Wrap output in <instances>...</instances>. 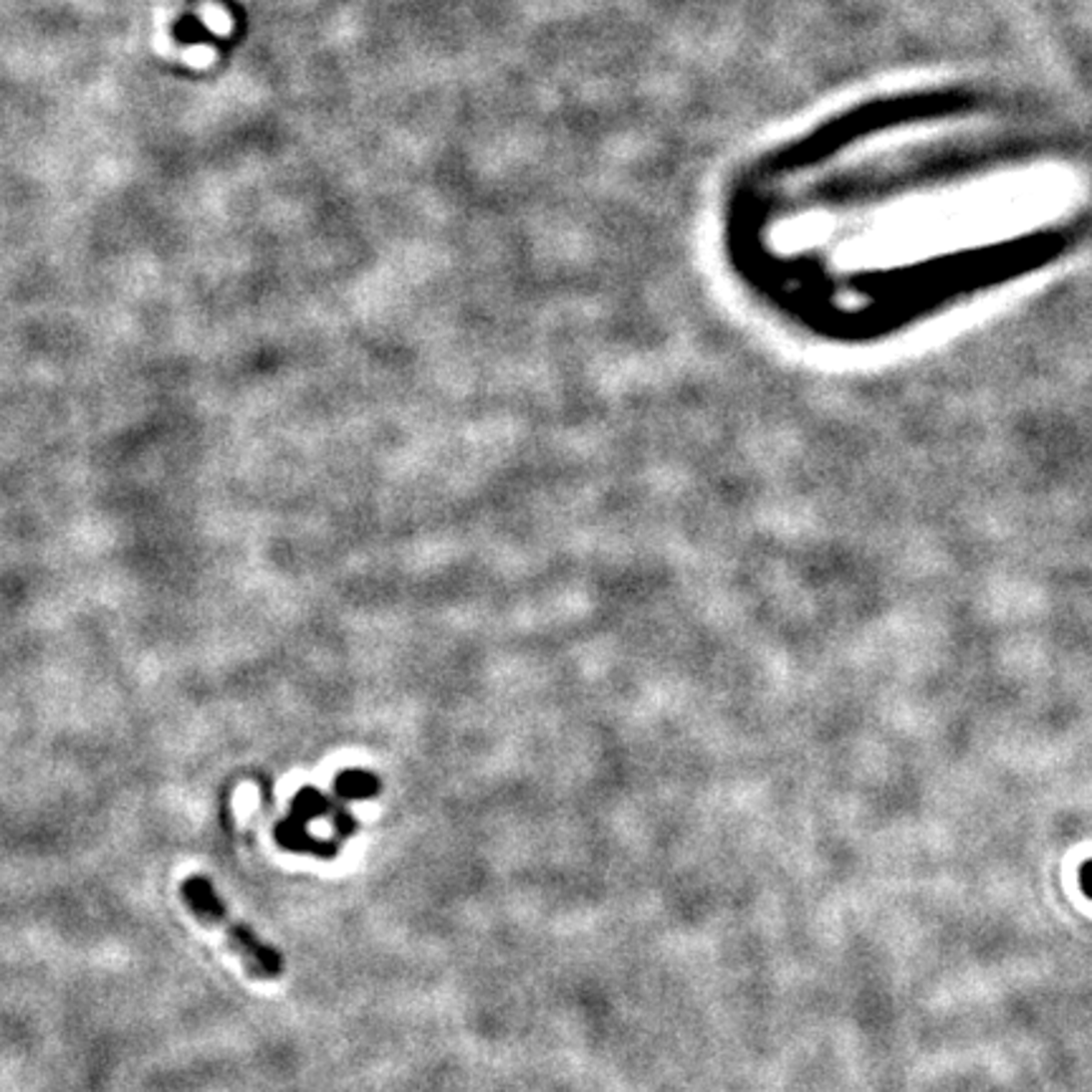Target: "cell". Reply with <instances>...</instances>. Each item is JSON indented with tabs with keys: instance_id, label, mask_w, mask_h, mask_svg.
I'll use <instances>...</instances> for the list:
<instances>
[{
	"instance_id": "obj_1",
	"label": "cell",
	"mask_w": 1092,
	"mask_h": 1092,
	"mask_svg": "<svg viewBox=\"0 0 1092 1092\" xmlns=\"http://www.w3.org/2000/svg\"><path fill=\"white\" fill-rule=\"evenodd\" d=\"M183 898L188 903V908L193 910L203 923L213 925V928H221V933H226L228 946L233 948V953H239V958L244 961V966L249 968L251 976L256 979H278L283 973V956L276 948L266 943L264 938L254 933L246 923H239L228 913L226 903L221 900V895L216 892L213 882L208 877L193 875L183 882Z\"/></svg>"
},
{
	"instance_id": "obj_2",
	"label": "cell",
	"mask_w": 1092,
	"mask_h": 1092,
	"mask_svg": "<svg viewBox=\"0 0 1092 1092\" xmlns=\"http://www.w3.org/2000/svg\"><path fill=\"white\" fill-rule=\"evenodd\" d=\"M1080 887H1082V892H1085L1087 898L1092 900V860L1082 862V867H1080Z\"/></svg>"
}]
</instances>
